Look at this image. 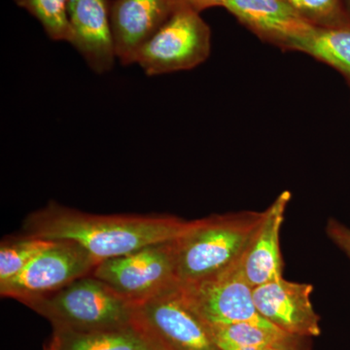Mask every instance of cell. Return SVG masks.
I'll return each mask as SVG.
<instances>
[{
    "label": "cell",
    "instance_id": "obj_16",
    "mask_svg": "<svg viewBox=\"0 0 350 350\" xmlns=\"http://www.w3.org/2000/svg\"><path fill=\"white\" fill-rule=\"evenodd\" d=\"M221 350H301V338L252 323L211 327Z\"/></svg>",
    "mask_w": 350,
    "mask_h": 350
},
{
    "label": "cell",
    "instance_id": "obj_23",
    "mask_svg": "<svg viewBox=\"0 0 350 350\" xmlns=\"http://www.w3.org/2000/svg\"><path fill=\"white\" fill-rule=\"evenodd\" d=\"M271 350H290V349H271Z\"/></svg>",
    "mask_w": 350,
    "mask_h": 350
},
{
    "label": "cell",
    "instance_id": "obj_18",
    "mask_svg": "<svg viewBox=\"0 0 350 350\" xmlns=\"http://www.w3.org/2000/svg\"><path fill=\"white\" fill-rule=\"evenodd\" d=\"M14 2L38 21L51 40L69 43L71 38L69 0H14Z\"/></svg>",
    "mask_w": 350,
    "mask_h": 350
},
{
    "label": "cell",
    "instance_id": "obj_6",
    "mask_svg": "<svg viewBox=\"0 0 350 350\" xmlns=\"http://www.w3.org/2000/svg\"><path fill=\"white\" fill-rule=\"evenodd\" d=\"M241 260L211 278L180 286L182 293L209 327L252 323L278 329L258 312Z\"/></svg>",
    "mask_w": 350,
    "mask_h": 350
},
{
    "label": "cell",
    "instance_id": "obj_3",
    "mask_svg": "<svg viewBox=\"0 0 350 350\" xmlns=\"http://www.w3.org/2000/svg\"><path fill=\"white\" fill-rule=\"evenodd\" d=\"M24 305L47 319L57 331L114 330L137 321V306L92 273Z\"/></svg>",
    "mask_w": 350,
    "mask_h": 350
},
{
    "label": "cell",
    "instance_id": "obj_22",
    "mask_svg": "<svg viewBox=\"0 0 350 350\" xmlns=\"http://www.w3.org/2000/svg\"><path fill=\"white\" fill-rule=\"evenodd\" d=\"M345 6H347V10H349V12L350 14V0H344Z\"/></svg>",
    "mask_w": 350,
    "mask_h": 350
},
{
    "label": "cell",
    "instance_id": "obj_13",
    "mask_svg": "<svg viewBox=\"0 0 350 350\" xmlns=\"http://www.w3.org/2000/svg\"><path fill=\"white\" fill-rule=\"evenodd\" d=\"M291 193L284 191L264 211L259 227L244 252L241 264L253 288L283 278L280 231Z\"/></svg>",
    "mask_w": 350,
    "mask_h": 350
},
{
    "label": "cell",
    "instance_id": "obj_17",
    "mask_svg": "<svg viewBox=\"0 0 350 350\" xmlns=\"http://www.w3.org/2000/svg\"><path fill=\"white\" fill-rule=\"evenodd\" d=\"M53 241L39 239L31 234L7 236L0 243V286L6 284L22 273L39 253Z\"/></svg>",
    "mask_w": 350,
    "mask_h": 350
},
{
    "label": "cell",
    "instance_id": "obj_20",
    "mask_svg": "<svg viewBox=\"0 0 350 350\" xmlns=\"http://www.w3.org/2000/svg\"><path fill=\"white\" fill-rule=\"evenodd\" d=\"M329 238L350 260V229L338 222L336 219H330L326 228Z\"/></svg>",
    "mask_w": 350,
    "mask_h": 350
},
{
    "label": "cell",
    "instance_id": "obj_11",
    "mask_svg": "<svg viewBox=\"0 0 350 350\" xmlns=\"http://www.w3.org/2000/svg\"><path fill=\"white\" fill-rule=\"evenodd\" d=\"M174 0H111L110 15L117 59L135 64L138 52L176 8Z\"/></svg>",
    "mask_w": 350,
    "mask_h": 350
},
{
    "label": "cell",
    "instance_id": "obj_2",
    "mask_svg": "<svg viewBox=\"0 0 350 350\" xmlns=\"http://www.w3.org/2000/svg\"><path fill=\"white\" fill-rule=\"evenodd\" d=\"M264 211L216 214L193 221L176 243L177 280L194 284L230 268L243 257Z\"/></svg>",
    "mask_w": 350,
    "mask_h": 350
},
{
    "label": "cell",
    "instance_id": "obj_14",
    "mask_svg": "<svg viewBox=\"0 0 350 350\" xmlns=\"http://www.w3.org/2000/svg\"><path fill=\"white\" fill-rule=\"evenodd\" d=\"M45 350H167L142 324L114 330H53Z\"/></svg>",
    "mask_w": 350,
    "mask_h": 350
},
{
    "label": "cell",
    "instance_id": "obj_8",
    "mask_svg": "<svg viewBox=\"0 0 350 350\" xmlns=\"http://www.w3.org/2000/svg\"><path fill=\"white\" fill-rule=\"evenodd\" d=\"M138 322L167 350H221L180 286L137 306Z\"/></svg>",
    "mask_w": 350,
    "mask_h": 350
},
{
    "label": "cell",
    "instance_id": "obj_21",
    "mask_svg": "<svg viewBox=\"0 0 350 350\" xmlns=\"http://www.w3.org/2000/svg\"><path fill=\"white\" fill-rule=\"evenodd\" d=\"M176 5L185 6L200 13L213 7H224L227 0H174Z\"/></svg>",
    "mask_w": 350,
    "mask_h": 350
},
{
    "label": "cell",
    "instance_id": "obj_5",
    "mask_svg": "<svg viewBox=\"0 0 350 350\" xmlns=\"http://www.w3.org/2000/svg\"><path fill=\"white\" fill-rule=\"evenodd\" d=\"M175 241L151 244L105 260L96 267L92 275L133 305H140L180 286L177 280Z\"/></svg>",
    "mask_w": 350,
    "mask_h": 350
},
{
    "label": "cell",
    "instance_id": "obj_10",
    "mask_svg": "<svg viewBox=\"0 0 350 350\" xmlns=\"http://www.w3.org/2000/svg\"><path fill=\"white\" fill-rule=\"evenodd\" d=\"M111 0H69L72 45L96 75L109 72L117 59L113 38Z\"/></svg>",
    "mask_w": 350,
    "mask_h": 350
},
{
    "label": "cell",
    "instance_id": "obj_19",
    "mask_svg": "<svg viewBox=\"0 0 350 350\" xmlns=\"http://www.w3.org/2000/svg\"><path fill=\"white\" fill-rule=\"evenodd\" d=\"M313 27L323 29L350 27V14L344 0H284Z\"/></svg>",
    "mask_w": 350,
    "mask_h": 350
},
{
    "label": "cell",
    "instance_id": "obj_1",
    "mask_svg": "<svg viewBox=\"0 0 350 350\" xmlns=\"http://www.w3.org/2000/svg\"><path fill=\"white\" fill-rule=\"evenodd\" d=\"M192 223L170 215H100L50 202L27 215L23 231L48 241H75L103 262L151 244L175 241Z\"/></svg>",
    "mask_w": 350,
    "mask_h": 350
},
{
    "label": "cell",
    "instance_id": "obj_4",
    "mask_svg": "<svg viewBox=\"0 0 350 350\" xmlns=\"http://www.w3.org/2000/svg\"><path fill=\"white\" fill-rule=\"evenodd\" d=\"M211 50V27L200 13L177 5L140 48L135 64L148 76L169 75L197 68L208 59Z\"/></svg>",
    "mask_w": 350,
    "mask_h": 350
},
{
    "label": "cell",
    "instance_id": "obj_12",
    "mask_svg": "<svg viewBox=\"0 0 350 350\" xmlns=\"http://www.w3.org/2000/svg\"><path fill=\"white\" fill-rule=\"evenodd\" d=\"M223 8L257 38L282 51H290L313 27L284 0H227Z\"/></svg>",
    "mask_w": 350,
    "mask_h": 350
},
{
    "label": "cell",
    "instance_id": "obj_7",
    "mask_svg": "<svg viewBox=\"0 0 350 350\" xmlns=\"http://www.w3.org/2000/svg\"><path fill=\"white\" fill-rule=\"evenodd\" d=\"M100 262L75 241H53L17 278L0 286V295L24 304L91 275Z\"/></svg>",
    "mask_w": 350,
    "mask_h": 350
},
{
    "label": "cell",
    "instance_id": "obj_9",
    "mask_svg": "<svg viewBox=\"0 0 350 350\" xmlns=\"http://www.w3.org/2000/svg\"><path fill=\"white\" fill-rule=\"evenodd\" d=\"M312 285L282 278L253 288V300L260 315L271 325L293 337H319V314L313 308Z\"/></svg>",
    "mask_w": 350,
    "mask_h": 350
},
{
    "label": "cell",
    "instance_id": "obj_15",
    "mask_svg": "<svg viewBox=\"0 0 350 350\" xmlns=\"http://www.w3.org/2000/svg\"><path fill=\"white\" fill-rule=\"evenodd\" d=\"M290 51L304 53L338 71L350 89V27H312L297 39Z\"/></svg>",
    "mask_w": 350,
    "mask_h": 350
}]
</instances>
